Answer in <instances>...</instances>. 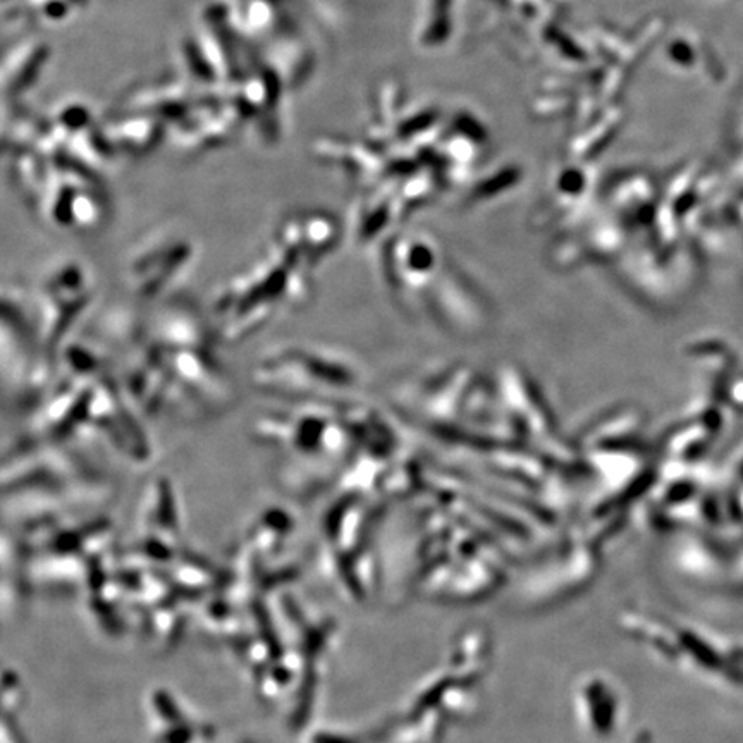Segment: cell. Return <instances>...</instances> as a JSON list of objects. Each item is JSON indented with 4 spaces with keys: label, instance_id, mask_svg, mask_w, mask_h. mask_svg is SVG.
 I'll return each instance as SVG.
<instances>
[{
    "label": "cell",
    "instance_id": "2",
    "mask_svg": "<svg viewBox=\"0 0 743 743\" xmlns=\"http://www.w3.org/2000/svg\"><path fill=\"white\" fill-rule=\"evenodd\" d=\"M93 295L95 276L81 260L56 262L40 279L31 308L40 344L54 367L74 327L92 305Z\"/></svg>",
    "mask_w": 743,
    "mask_h": 743
},
{
    "label": "cell",
    "instance_id": "1",
    "mask_svg": "<svg viewBox=\"0 0 743 743\" xmlns=\"http://www.w3.org/2000/svg\"><path fill=\"white\" fill-rule=\"evenodd\" d=\"M214 334L197 308L160 303L138 331L119 381L140 417L202 420L233 406V377L215 351Z\"/></svg>",
    "mask_w": 743,
    "mask_h": 743
},
{
    "label": "cell",
    "instance_id": "3",
    "mask_svg": "<svg viewBox=\"0 0 743 743\" xmlns=\"http://www.w3.org/2000/svg\"><path fill=\"white\" fill-rule=\"evenodd\" d=\"M197 257V245L186 236L164 233L148 238L126 262L129 291L145 303H162L185 283Z\"/></svg>",
    "mask_w": 743,
    "mask_h": 743
}]
</instances>
